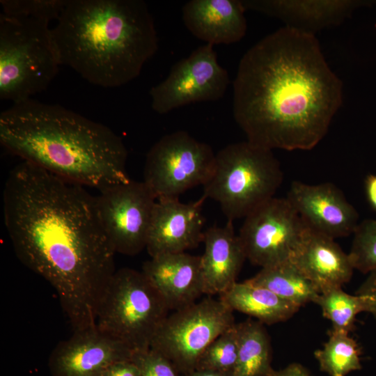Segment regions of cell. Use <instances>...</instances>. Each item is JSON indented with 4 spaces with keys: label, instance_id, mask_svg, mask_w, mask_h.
<instances>
[{
    "label": "cell",
    "instance_id": "cell-1",
    "mask_svg": "<svg viewBox=\"0 0 376 376\" xmlns=\"http://www.w3.org/2000/svg\"><path fill=\"white\" fill-rule=\"evenodd\" d=\"M84 186L22 161L3 188L4 223L20 262L56 290L74 331L96 325L115 254L96 196Z\"/></svg>",
    "mask_w": 376,
    "mask_h": 376
},
{
    "label": "cell",
    "instance_id": "cell-2",
    "mask_svg": "<svg viewBox=\"0 0 376 376\" xmlns=\"http://www.w3.org/2000/svg\"><path fill=\"white\" fill-rule=\"evenodd\" d=\"M343 100V83L315 36L284 26L242 57L233 113L246 141L269 149L308 150L324 137Z\"/></svg>",
    "mask_w": 376,
    "mask_h": 376
},
{
    "label": "cell",
    "instance_id": "cell-3",
    "mask_svg": "<svg viewBox=\"0 0 376 376\" xmlns=\"http://www.w3.org/2000/svg\"><path fill=\"white\" fill-rule=\"evenodd\" d=\"M0 143L22 161L99 191L131 180L122 138L60 104H13L0 114Z\"/></svg>",
    "mask_w": 376,
    "mask_h": 376
},
{
    "label": "cell",
    "instance_id": "cell-4",
    "mask_svg": "<svg viewBox=\"0 0 376 376\" xmlns=\"http://www.w3.org/2000/svg\"><path fill=\"white\" fill-rule=\"evenodd\" d=\"M52 31L61 65L103 88L136 79L158 49L143 0H68Z\"/></svg>",
    "mask_w": 376,
    "mask_h": 376
},
{
    "label": "cell",
    "instance_id": "cell-5",
    "mask_svg": "<svg viewBox=\"0 0 376 376\" xmlns=\"http://www.w3.org/2000/svg\"><path fill=\"white\" fill-rule=\"evenodd\" d=\"M60 65L48 23L1 13V100L17 104L31 99L48 87Z\"/></svg>",
    "mask_w": 376,
    "mask_h": 376
},
{
    "label": "cell",
    "instance_id": "cell-6",
    "mask_svg": "<svg viewBox=\"0 0 376 376\" xmlns=\"http://www.w3.org/2000/svg\"><path fill=\"white\" fill-rule=\"evenodd\" d=\"M283 178L272 150L248 141L233 143L216 153L203 196L216 201L228 221H233L274 197Z\"/></svg>",
    "mask_w": 376,
    "mask_h": 376
},
{
    "label": "cell",
    "instance_id": "cell-7",
    "mask_svg": "<svg viewBox=\"0 0 376 376\" xmlns=\"http://www.w3.org/2000/svg\"><path fill=\"white\" fill-rule=\"evenodd\" d=\"M170 310L142 272H115L102 299L96 326L133 352L150 348Z\"/></svg>",
    "mask_w": 376,
    "mask_h": 376
},
{
    "label": "cell",
    "instance_id": "cell-8",
    "mask_svg": "<svg viewBox=\"0 0 376 376\" xmlns=\"http://www.w3.org/2000/svg\"><path fill=\"white\" fill-rule=\"evenodd\" d=\"M235 324L233 311L221 299L207 296L169 315L155 335L150 349L185 375L196 369L208 345Z\"/></svg>",
    "mask_w": 376,
    "mask_h": 376
},
{
    "label": "cell",
    "instance_id": "cell-9",
    "mask_svg": "<svg viewBox=\"0 0 376 376\" xmlns=\"http://www.w3.org/2000/svg\"><path fill=\"white\" fill-rule=\"evenodd\" d=\"M215 159L210 145L186 131H175L162 136L148 152L143 181L157 200L178 198L186 191L207 182Z\"/></svg>",
    "mask_w": 376,
    "mask_h": 376
},
{
    "label": "cell",
    "instance_id": "cell-10",
    "mask_svg": "<svg viewBox=\"0 0 376 376\" xmlns=\"http://www.w3.org/2000/svg\"><path fill=\"white\" fill-rule=\"evenodd\" d=\"M306 229L286 198L273 197L244 218L238 236L246 258L264 268L290 260Z\"/></svg>",
    "mask_w": 376,
    "mask_h": 376
},
{
    "label": "cell",
    "instance_id": "cell-11",
    "mask_svg": "<svg viewBox=\"0 0 376 376\" xmlns=\"http://www.w3.org/2000/svg\"><path fill=\"white\" fill-rule=\"evenodd\" d=\"M229 83L214 45L205 43L177 62L167 77L151 88V107L165 114L192 103L217 101L224 96Z\"/></svg>",
    "mask_w": 376,
    "mask_h": 376
},
{
    "label": "cell",
    "instance_id": "cell-12",
    "mask_svg": "<svg viewBox=\"0 0 376 376\" xmlns=\"http://www.w3.org/2000/svg\"><path fill=\"white\" fill-rule=\"evenodd\" d=\"M156 201L143 181L130 180L100 191L99 216L116 253L135 256L146 248Z\"/></svg>",
    "mask_w": 376,
    "mask_h": 376
},
{
    "label": "cell",
    "instance_id": "cell-13",
    "mask_svg": "<svg viewBox=\"0 0 376 376\" xmlns=\"http://www.w3.org/2000/svg\"><path fill=\"white\" fill-rule=\"evenodd\" d=\"M133 353L95 325L59 342L49 355L48 367L52 376H99L111 363L132 359Z\"/></svg>",
    "mask_w": 376,
    "mask_h": 376
},
{
    "label": "cell",
    "instance_id": "cell-14",
    "mask_svg": "<svg viewBox=\"0 0 376 376\" xmlns=\"http://www.w3.org/2000/svg\"><path fill=\"white\" fill-rule=\"evenodd\" d=\"M306 226L333 239L353 234L359 214L333 183L292 182L285 197Z\"/></svg>",
    "mask_w": 376,
    "mask_h": 376
},
{
    "label": "cell",
    "instance_id": "cell-15",
    "mask_svg": "<svg viewBox=\"0 0 376 376\" xmlns=\"http://www.w3.org/2000/svg\"><path fill=\"white\" fill-rule=\"evenodd\" d=\"M205 199L203 196L191 203H182L178 198L157 200L146 248L151 258L185 252L203 242Z\"/></svg>",
    "mask_w": 376,
    "mask_h": 376
},
{
    "label": "cell",
    "instance_id": "cell-16",
    "mask_svg": "<svg viewBox=\"0 0 376 376\" xmlns=\"http://www.w3.org/2000/svg\"><path fill=\"white\" fill-rule=\"evenodd\" d=\"M246 10L259 12L281 20L285 26L315 36L343 23L358 8L371 6L369 0H242Z\"/></svg>",
    "mask_w": 376,
    "mask_h": 376
},
{
    "label": "cell",
    "instance_id": "cell-17",
    "mask_svg": "<svg viewBox=\"0 0 376 376\" xmlns=\"http://www.w3.org/2000/svg\"><path fill=\"white\" fill-rule=\"evenodd\" d=\"M141 272L169 310L185 308L204 295L201 256L186 252L157 256L145 262Z\"/></svg>",
    "mask_w": 376,
    "mask_h": 376
},
{
    "label": "cell",
    "instance_id": "cell-18",
    "mask_svg": "<svg viewBox=\"0 0 376 376\" xmlns=\"http://www.w3.org/2000/svg\"><path fill=\"white\" fill-rule=\"evenodd\" d=\"M291 261L322 291L342 287L352 278L354 268L348 253L334 239L307 229Z\"/></svg>",
    "mask_w": 376,
    "mask_h": 376
},
{
    "label": "cell",
    "instance_id": "cell-19",
    "mask_svg": "<svg viewBox=\"0 0 376 376\" xmlns=\"http://www.w3.org/2000/svg\"><path fill=\"white\" fill-rule=\"evenodd\" d=\"M245 11L239 0H191L183 6L182 16L189 31L206 44L230 45L246 34Z\"/></svg>",
    "mask_w": 376,
    "mask_h": 376
},
{
    "label": "cell",
    "instance_id": "cell-20",
    "mask_svg": "<svg viewBox=\"0 0 376 376\" xmlns=\"http://www.w3.org/2000/svg\"><path fill=\"white\" fill-rule=\"evenodd\" d=\"M203 242L205 249L201 256V267L203 293L220 295L237 282L246 256L232 221L206 229Z\"/></svg>",
    "mask_w": 376,
    "mask_h": 376
},
{
    "label": "cell",
    "instance_id": "cell-21",
    "mask_svg": "<svg viewBox=\"0 0 376 376\" xmlns=\"http://www.w3.org/2000/svg\"><path fill=\"white\" fill-rule=\"evenodd\" d=\"M219 299L233 311L255 318L263 324L286 321L299 309L269 290L253 285L246 280L236 282L220 295Z\"/></svg>",
    "mask_w": 376,
    "mask_h": 376
},
{
    "label": "cell",
    "instance_id": "cell-22",
    "mask_svg": "<svg viewBox=\"0 0 376 376\" xmlns=\"http://www.w3.org/2000/svg\"><path fill=\"white\" fill-rule=\"evenodd\" d=\"M238 352L234 376H274L270 338L264 324L247 319L236 323Z\"/></svg>",
    "mask_w": 376,
    "mask_h": 376
},
{
    "label": "cell",
    "instance_id": "cell-23",
    "mask_svg": "<svg viewBox=\"0 0 376 376\" xmlns=\"http://www.w3.org/2000/svg\"><path fill=\"white\" fill-rule=\"evenodd\" d=\"M248 282L265 288L298 308L315 302L320 293L290 260L261 268Z\"/></svg>",
    "mask_w": 376,
    "mask_h": 376
},
{
    "label": "cell",
    "instance_id": "cell-24",
    "mask_svg": "<svg viewBox=\"0 0 376 376\" xmlns=\"http://www.w3.org/2000/svg\"><path fill=\"white\" fill-rule=\"evenodd\" d=\"M314 355L320 369L330 376H346L361 368L358 345L349 334L331 331L327 341Z\"/></svg>",
    "mask_w": 376,
    "mask_h": 376
},
{
    "label": "cell",
    "instance_id": "cell-25",
    "mask_svg": "<svg viewBox=\"0 0 376 376\" xmlns=\"http://www.w3.org/2000/svg\"><path fill=\"white\" fill-rule=\"evenodd\" d=\"M323 316L332 324L333 331L349 334L353 329L357 315L365 312L363 298L350 295L342 287L330 288L322 291L316 298Z\"/></svg>",
    "mask_w": 376,
    "mask_h": 376
},
{
    "label": "cell",
    "instance_id": "cell-26",
    "mask_svg": "<svg viewBox=\"0 0 376 376\" xmlns=\"http://www.w3.org/2000/svg\"><path fill=\"white\" fill-rule=\"evenodd\" d=\"M238 352L236 323L219 336L199 357L195 370L234 373Z\"/></svg>",
    "mask_w": 376,
    "mask_h": 376
},
{
    "label": "cell",
    "instance_id": "cell-27",
    "mask_svg": "<svg viewBox=\"0 0 376 376\" xmlns=\"http://www.w3.org/2000/svg\"><path fill=\"white\" fill-rule=\"evenodd\" d=\"M348 255L354 269L369 274L376 270V219L359 223Z\"/></svg>",
    "mask_w": 376,
    "mask_h": 376
},
{
    "label": "cell",
    "instance_id": "cell-28",
    "mask_svg": "<svg viewBox=\"0 0 376 376\" xmlns=\"http://www.w3.org/2000/svg\"><path fill=\"white\" fill-rule=\"evenodd\" d=\"M68 0H1L3 14L49 22L57 20Z\"/></svg>",
    "mask_w": 376,
    "mask_h": 376
},
{
    "label": "cell",
    "instance_id": "cell-29",
    "mask_svg": "<svg viewBox=\"0 0 376 376\" xmlns=\"http://www.w3.org/2000/svg\"><path fill=\"white\" fill-rule=\"evenodd\" d=\"M132 360L139 368L141 376H179L168 359L150 348L134 352Z\"/></svg>",
    "mask_w": 376,
    "mask_h": 376
},
{
    "label": "cell",
    "instance_id": "cell-30",
    "mask_svg": "<svg viewBox=\"0 0 376 376\" xmlns=\"http://www.w3.org/2000/svg\"><path fill=\"white\" fill-rule=\"evenodd\" d=\"M355 294L363 298L365 312L370 313L376 320V270L368 274Z\"/></svg>",
    "mask_w": 376,
    "mask_h": 376
},
{
    "label": "cell",
    "instance_id": "cell-31",
    "mask_svg": "<svg viewBox=\"0 0 376 376\" xmlns=\"http://www.w3.org/2000/svg\"><path fill=\"white\" fill-rule=\"evenodd\" d=\"M99 376H141V372L138 366L130 359L111 363Z\"/></svg>",
    "mask_w": 376,
    "mask_h": 376
},
{
    "label": "cell",
    "instance_id": "cell-32",
    "mask_svg": "<svg viewBox=\"0 0 376 376\" xmlns=\"http://www.w3.org/2000/svg\"><path fill=\"white\" fill-rule=\"evenodd\" d=\"M274 376H310L307 369L297 363H292L276 371Z\"/></svg>",
    "mask_w": 376,
    "mask_h": 376
},
{
    "label": "cell",
    "instance_id": "cell-33",
    "mask_svg": "<svg viewBox=\"0 0 376 376\" xmlns=\"http://www.w3.org/2000/svg\"><path fill=\"white\" fill-rule=\"evenodd\" d=\"M365 189L370 204L376 210V175L371 174L366 177Z\"/></svg>",
    "mask_w": 376,
    "mask_h": 376
},
{
    "label": "cell",
    "instance_id": "cell-34",
    "mask_svg": "<svg viewBox=\"0 0 376 376\" xmlns=\"http://www.w3.org/2000/svg\"><path fill=\"white\" fill-rule=\"evenodd\" d=\"M184 376H234V375L209 370H194Z\"/></svg>",
    "mask_w": 376,
    "mask_h": 376
}]
</instances>
